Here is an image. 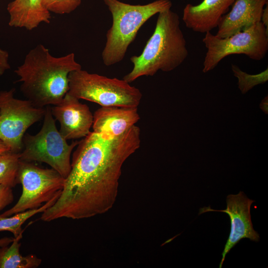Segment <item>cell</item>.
<instances>
[{"label": "cell", "mask_w": 268, "mask_h": 268, "mask_svg": "<svg viewBox=\"0 0 268 268\" xmlns=\"http://www.w3.org/2000/svg\"><path fill=\"white\" fill-rule=\"evenodd\" d=\"M13 238L4 237L0 239V247L9 245L12 242Z\"/></svg>", "instance_id": "cell-25"}, {"label": "cell", "mask_w": 268, "mask_h": 268, "mask_svg": "<svg viewBox=\"0 0 268 268\" xmlns=\"http://www.w3.org/2000/svg\"><path fill=\"white\" fill-rule=\"evenodd\" d=\"M158 14L154 31L142 53L130 58L133 68L123 77L129 83L141 76H152L158 70L172 71L188 56L178 14L171 9Z\"/></svg>", "instance_id": "cell-3"}, {"label": "cell", "mask_w": 268, "mask_h": 268, "mask_svg": "<svg viewBox=\"0 0 268 268\" xmlns=\"http://www.w3.org/2000/svg\"><path fill=\"white\" fill-rule=\"evenodd\" d=\"M235 0H202L197 5L188 3L183 11L186 26L194 32H210L217 27L221 17Z\"/></svg>", "instance_id": "cell-13"}, {"label": "cell", "mask_w": 268, "mask_h": 268, "mask_svg": "<svg viewBox=\"0 0 268 268\" xmlns=\"http://www.w3.org/2000/svg\"><path fill=\"white\" fill-rule=\"evenodd\" d=\"M140 145L135 125L118 136L90 132L79 141L63 189L40 219H80L107 212L117 199L122 166Z\"/></svg>", "instance_id": "cell-1"}, {"label": "cell", "mask_w": 268, "mask_h": 268, "mask_svg": "<svg viewBox=\"0 0 268 268\" xmlns=\"http://www.w3.org/2000/svg\"><path fill=\"white\" fill-rule=\"evenodd\" d=\"M93 115V132L110 136L124 134L140 119L137 107H101Z\"/></svg>", "instance_id": "cell-14"}, {"label": "cell", "mask_w": 268, "mask_h": 268, "mask_svg": "<svg viewBox=\"0 0 268 268\" xmlns=\"http://www.w3.org/2000/svg\"><path fill=\"white\" fill-rule=\"evenodd\" d=\"M79 100L67 93L59 104L51 107L53 117L60 124L59 132L67 140L83 138L91 132L93 115Z\"/></svg>", "instance_id": "cell-11"}, {"label": "cell", "mask_w": 268, "mask_h": 268, "mask_svg": "<svg viewBox=\"0 0 268 268\" xmlns=\"http://www.w3.org/2000/svg\"><path fill=\"white\" fill-rule=\"evenodd\" d=\"M20 160L26 162H44L50 165L65 179L71 169L70 155L79 141L70 144L58 130L51 107L46 106L40 131L35 135L25 134Z\"/></svg>", "instance_id": "cell-6"}, {"label": "cell", "mask_w": 268, "mask_h": 268, "mask_svg": "<svg viewBox=\"0 0 268 268\" xmlns=\"http://www.w3.org/2000/svg\"><path fill=\"white\" fill-rule=\"evenodd\" d=\"M81 68L74 53L56 57L43 45L38 44L28 52L14 72L27 100L35 107L43 108L62 101L68 90L69 73Z\"/></svg>", "instance_id": "cell-2"}, {"label": "cell", "mask_w": 268, "mask_h": 268, "mask_svg": "<svg viewBox=\"0 0 268 268\" xmlns=\"http://www.w3.org/2000/svg\"><path fill=\"white\" fill-rule=\"evenodd\" d=\"M8 57V52L0 48V76L10 68Z\"/></svg>", "instance_id": "cell-22"}, {"label": "cell", "mask_w": 268, "mask_h": 268, "mask_svg": "<svg viewBox=\"0 0 268 268\" xmlns=\"http://www.w3.org/2000/svg\"><path fill=\"white\" fill-rule=\"evenodd\" d=\"M7 10L10 27L32 30L41 23L49 24L51 12L42 4V0H13L8 3Z\"/></svg>", "instance_id": "cell-15"}, {"label": "cell", "mask_w": 268, "mask_h": 268, "mask_svg": "<svg viewBox=\"0 0 268 268\" xmlns=\"http://www.w3.org/2000/svg\"><path fill=\"white\" fill-rule=\"evenodd\" d=\"M261 110L266 114H268V97H265L261 101L260 104Z\"/></svg>", "instance_id": "cell-24"}, {"label": "cell", "mask_w": 268, "mask_h": 268, "mask_svg": "<svg viewBox=\"0 0 268 268\" xmlns=\"http://www.w3.org/2000/svg\"><path fill=\"white\" fill-rule=\"evenodd\" d=\"M14 200L12 188L0 185V211L10 204Z\"/></svg>", "instance_id": "cell-21"}, {"label": "cell", "mask_w": 268, "mask_h": 268, "mask_svg": "<svg viewBox=\"0 0 268 268\" xmlns=\"http://www.w3.org/2000/svg\"><path fill=\"white\" fill-rule=\"evenodd\" d=\"M207 49L202 71L214 69L226 57L244 54L250 59H263L268 51V31L261 22L229 37L219 38L208 32L202 39Z\"/></svg>", "instance_id": "cell-7"}, {"label": "cell", "mask_w": 268, "mask_h": 268, "mask_svg": "<svg viewBox=\"0 0 268 268\" xmlns=\"http://www.w3.org/2000/svg\"><path fill=\"white\" fill-rule=\"evenodd\" d=\"M255 201L249 199L242 191L236 195L227 196V207L225 209L215 210L210 206L200 209L199 215L208 211H219L227 213L230 220V232L222 253L219 264L221 268L226 255L241 239L248 238L254 242H259V233L253 228L250 214L251 204Z\"/></svg>", "instance_id": "cell-10"}, {"label": "cell", "mask_w": 268, "mask_h": 268, "mask_svg": "<svg viewBox=\"0 0 268 268\" xmlns=\"http://www.w3.org/2000/svg\"><path fill=\"white\" fill-rule=\"evenodd\" d=\"M22 234L13 238L11 245L0 247V268H36L41 259L34 254L23 256L20 253V240Z\"/></svg>", "instance_id": "cell-16"}, {"label": "cell", "mask_w": 268, "mask_h": 268, "mask_svg": "<svg viewBox=\"0 0 268 268\" xmlns=\"http://www.w3.org/2000/svg\"><path fill=\"white\" fill-rule=\"evenodd\" d=\"M268 3V0H235L230 11L219 21L215 36L228 37L261 22L264 6Z\"/></svg>", "instance_id": "cell-12"}, {"label": "cell", "mask_w": 268, "mask_h": 268, "mask_svg": "<svg viewBox=\"0 0 268 268\" xmlns=\"http://www.w3.org/2000/svg\"><path fill=\"white\" fill-rule=\"evenodd\" d=\"M261 22L265 27L266 30L268 31V4L266 5V7L263 9Z\"/></svg>", "instance_id": "cell-23"}, {"label": "cell", "mask_w": 268, "mask_h": 268, "mask_svg": "<svg viewBox=\"0 0 268 268\" xmlns=\"http://www.w3.org/2000/svg\"><path fill=\"white\" fill-rule=\"evenodd\" d=\"M112 15V25L106 33L102 59L106 66L123 60L140 28L153 15L171 9L170 0H156L146 4L132 5L119 0H103Z\"/></svg>", "instance_id": "cell-4"}, {"label": "cell", "mask_w": 268, "mask_h": 268, "mask_svg": "<svg viewBox=\"0 0 268 268\" xmlns=\"http://www.w3.org/2000/svg\"><path fill=\"white\" fill-rule=\"evenodd\" d=\"M67 93L101 107H137L142 94L124 79L109 78L81 69L68 75Z\"/></svg>", "instance_id": "cell-5"}, {"label": "cell", "mask_w": 268, "mask_h": 268, "mask_svg": "<svg viewBox=\"0 0 268 268\" xmlns=\"http://www.w3.org/2000/svg\"><path fill=\"white\" fill-rule=\"evenodd\" d=\"M61 193L39 208L29 209L13 214L12 216L3 217L0 215V231L11 232L16 238L22 234V225L27 220L37 213H42L56 201Z\"/></svg>", "instance_id": "cell-17"}, {"label": "cell", "mask_w": 268, "mask_h": 268, "mask_svg": "<svg viewBox=\"0 0 268 268\" xmlns=\"http://www.w3.org/2000/svg\"><path fill=\"white\" fill-rule=\"evenodd\" d=\"M234 75L238 79V87L245 94L254 86L266 83L268 80V68L256 74H250L242 70L235 64L231 65Z\"/></svg>", "instance_id": "cell-19"}, {"label": "cell", "mask_w": 268, "mask_h": 268, "mask_svg": "<svg viewBox=\"0 0 268 268\" xmlns=\"http://www.w3.org/2000/svg\"><path fill=\"white\" fill-rule=\"evenodd\" d=\"M81 3V0H42V4L47 10L59 14L70 13Z\"/></svg>", "instance_id": "cell-20"}, {"label": "cell", "mask_w": 268, "mask_h": 268, "mask_svg": "<svg viewBox=\"0 0 268 268\" xmlns=\"http://www.w3.org/2000/svg\"><path fill=\"white\" fill-rule=\"evenodd\" d=\"M10 150L8 146L0 139V153Z\"/></svg>", "instance_id": "cell-26"}, {"label": "cell", "mask_w": 268, "mask_h": 268, "mask_svg": "<svg viewBox=\"0 0 268 268\" xmlns=\"http://www.w3.org/2000/svg\"><path fill=\"white\" fill-rule=\"evenodd\" d=\"M19 162L20 153L9 150L0 153V185L15 186Z\"/></svg>", "instance_id": "cell-18"}, {"label": "cell", "mask_w": 268, "mask_h": 268, "mask_svg": "<svg viewBox=\"0 0 268 268\" xmlns=\"http://www.w3.org/2000/svg\"><path fill=\"white\" fill-rule=\"evenodd\" d=\"M15 89L0 91V139L10 151L20 153L26 130L40 121L45 109L35 107L28 100L14 97Z\"/></svg>", "instance_id": "cell-9"}, {"label": "cell", "mask_w": 268, "mask_h": 268, "mask_svg": "<svg viewBox=\"0 0 268 268\" xmlns=\"http://www.w3.org/2000/svg\"><path fill=\"white\" fill-rule=\"evenodd\" d=\"M17 181L22 185L21 195L16 204L1 216L40 207L61 192L65 178L53 168H42L31 162L20 160Z\"/></svg>", "instance_id": "cell-8"}]
</instances>
